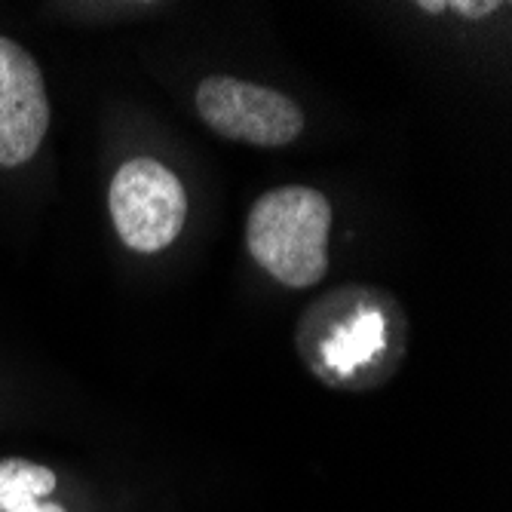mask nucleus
<instances>
[{"label":"nucleus","instance_id":"1","mask_svg":"<svg viewBox=\"0 0 512 512\" xmlns=\"http://www.w3.org/2000/svg\"><path fill=\"white\" fill-rule=\"evenodd\" d=\"M295 341L322 384L365 390L399 365L405 322L384 292L335 289L304 313Z\"/></svg>","mask_w":512,"mask_h":512},{"label":"nucleus","instance_id":"2","mask_svg":"<svg viewBox=\"0 0 512 512\" xmlns=\"http://www.w3.org/2000/svg\"><path fill=\"white\" fill-rule=\"evenodd\" d=\"M332 203L307 184L273 188L246 218V249L255 264L289 289L316 286L329 270Z\"/></svg>","mask_w":512,"mask_h":512},{"label":"nucleus","instance_id":"3","mask_svg":"<svg viewBox=\"0 0 512 512\" xmlns=\"http://www.w3.org/2000/svg\"><path fill=\"white\" fill-rule=\"evenodd\" d=\"M114 230L123 240L126 249L154 255L172 246L188 218V194L178 175L151 160V157H135L126 160L108 194Z\"/></svg>","mask_w":512,"mask_h":512},{"label":"nucleus","instance_id":"4","mask_svg":"<svg viewBox=\"0 0 512 512\" xmlns=\"http://www.w3.org/2000/svg\"><path fill=\"white\" fill-rule=\"evenodd\" d=\"M197 111L212 132L255 148H283L304 132V111L289 96L224 74L200 80Z\"/></svg>","mask_w":512,"mask_h":512},{"label":"nucleus","instance_id":"5","mask_svg":"<svg viewBox=\"0 0 512 512\" xmlns=\"http://www.w3.org/2000/svg\"><path fill=\"white\" fill-rule=\"evenodd\" d=\"M46 129L50 99L43 74L16 40L0 37V166L16 169L28 163Z\"/></svg>","mask_w":512,"mask_h":512},{"label":"nucleus","instance_id":"6","mask_svg":"<svg viewBox=\"0 0 512 512\" xmlns=\"http://www.w3.org/2000/svg\"><path fill=\"white\" fill-rule=\"evenodd\" d=\"M56 491V473L40 463L22 457L0 460V512H56L59 503H50Z\"/></svg>","mask_w":512,"mask_h":512},{"label":"nucleus","instance_id":"7","mask_svg":"<svg viewBox=\"0 0 512 512\" xmlns=\"http://www.w3.org/2000/svg\"><path fill=\"white\" fill-rule=\"evenodd\" d=\"M500 7L503 4H494V0H451V4H448V10H454L463 19H485Z\"/></svg>","mask_w":512,"mask_h":512},{"label":"nucleus","instance_id":"8","mask_svg":"<svg viewBox=\"0 0 512 512\" xmlns=\"http://www.w3.org/2000/svg\"><path fill=\"white\" fill-rule=\"evenodd\" d=\"M421 10H427V13H442V10H448V4H433V0H424Z\"/></svg>","mask_w":512,"mask_h":512},{"label":"nucleus","instance_id":"9","mask_svg":"<svg viewBox=\"0 0 512 512\" xmlns=\"http://www.w3.org/2000/svg\"><path fill=\"white\" fill-rule=\"evenodd\" d=\"M56 512H65V509H62V506H59V509H56Z\"/></svg>","mask_w":512,"mask_h":512}]
</instances>
